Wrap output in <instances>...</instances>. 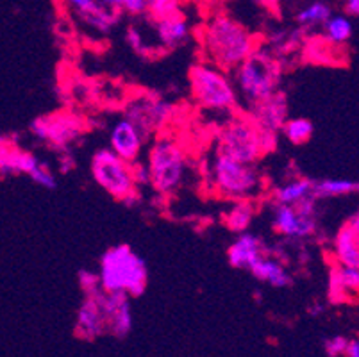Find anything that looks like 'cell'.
Returning <instances> with one entry per match:
<instances>
[{
    "mask_svg": "<svg viewBox=\"0 0 359 357\" xmlns=\"http://www.w3.org/2000/svg\"><path fill=\"white\" fill-rule=\"evenodd\" d=\"M204 61L233 72L261 45L252 31L224 11H215L198 32Z\"/></svg>",
    "mask_w": 359,
    "mask_h": 357,
    "instance_id": "cell-1",
    "label": "cell"
},
{
    "mask_svg": "<svg viewBox=\"0 0 359 357\" xmlns=\"http://www.w3.org/2000/svg\"><path fill=\"white\" fill-rule=\"evenodd\" d=\"M233 83L240 102L249 107L280 90L285 61L273 54L269 47H259L238 65L233 72Z\"/></svg>",
    "mask_w": 359,
    "mask_h": 357,
    "instance_id": "cell-2",
    "label": "cell"
},
{
    "mask_svg": "<svg viewBox=\"0 0 359 357\" xmlns=\"http://www.w3.org/2000/svg\"><path fill=\"white\" fill-rule=\"evenodd\" d=\"M99 277L104 291H123L129 297H142L149 284V268L142 255L129 245H115L100 257Z\"/></svg>",
    "mask_w": 359,
    "mask_h": 357,
    "instance_id": "cell-3",
    "label": "cell"
},
{
    "mask_svg": "<svg viewBox=\"0 0 359 357\" xmlns=\"http://www.w3.org/2000/svg\"><path fill=\"white\" fill-rule=\"evenodd\" d=\"M188 75H190L191 97L202 109L233 116L240 106V98L229 72L222 70L208 61H201L190 68Z\"/></svg>",
    "mask_w": 359,
    "mask_h": 357,
    "instance_id": "cell-4",
    "label": "cell"
},
{
    "mask_svg": "<svg viewBox=\"0 0 359 357\" xmlns=\"http://www.w3.org/2000/svg\"><path fill=\"white\" fill-rule=\"evenodd\" d=\"M150 186L158 195H174L188 175V156L177 140L170 136L156 137L147 156Z\"/></svg>",
    "mask_w": 359,
    "mask_h": 357,
    "instance_id": "cell-5",
    "label": "cell"
},
{
    "mask_svg": "<svg viewBox=\"0 0 359 357\" xmlns=\"http://www.w3.org/2000/svg\"><path fill=\"white\" fill-rule=\"evenodd\" d=\"M208 175L217 195L225 201H252L263 189L256 165H245L220 152L215 154Z\"/></svg>",
    "mask_w": 359,
    "mask_h": 357,
    "instance_id": "cell-6",
    "label": "cell"
},
{
    "mask_svg": "<svg viewBox=\"0 0 359 357\" xmlns=\"http://www.w3.org/2000/svg\"><path fill=\"white\" fill-rule=\"evenodd\" d=\"M31 134L55 152L72 150L86 130L84 118L72 111L41 114L31 122Z\"/></svg>",
    "mask_w": 359,
    "mask_h": 357,
    "instance_id": "cell-7",
    "label": "cell"
},
{
    "mask_svg": "<svg viewBox=\"0 0 359 357\" xmlns=\"http://www.w3.org/2000/svg\"><path fill=\"white\" fill-rule=\"evenodd\" d=\"M217 152L233 157L245 165H256L263 157L259 143V129L250 122L247 114L231 116L218 133Z\"/></svg>",
    "mask_w": 359,
    "mask_h": 357,
    "instance_id": "cell-8",
    "label": "cell"
},
{
    "mask_svg": "<svg viewBox=\"0 0 359 357\" xmlns=\"http://www.w3.org/2000/svg\"><path fill=\"white\" fill-rule=\"evenodd\" d=\"M90 168L93 181L116 201H122L126 193L135 188L129 163L116 156L109 147L99 149L91 156Z\"/></svg>",
    "mask_w": 359,
    "mask_h": 357,
    "instance_id": "cell-9",
    "label": "cell"
},
{
    "mask_svg": "<svg viewBox=\"0 0 359 357\" xmlns=\"http://www.w3.org/2000/svg\"><path fill=\"white\" fill-rule=\"evenodd\" d=\"M174 114V106L149 93L136 95L123 109V118L135 123L145 137L158 133Z\"/></svg>",
    "mask_w": 359,
    "mask_h": 357,
    "instance_id": "cell-10",
    "label": "cell"
},
{
    "mask_svg": "<svg viewBox=\"0 0 359 357\" xmlns=\"http://www.w3.org/2000/svg\"><path fill=\"white\" fill-rule=\"evenodd\" d=\"M247 118L261 130H272L280 133L285 122L290 118L288 98L285 91H276L273 95L266 97L261 102L252 104L247 107Z\"/></svg>",
    "mask_w": 359,
    "mask_h": 357,
    "instance_id": "cell-11",
    "label": "cell"
},
{
    "mask_svg": "<svg viewBox=\"0 0 359 357\" xmlns=\"http://www.w3.org/2000/svg\"><path fill=\"white\" fill-rule=\"evenodd\" d=\"M272 225L273 231L290 240H306V238L315 236L318 231L316 216L302 215L293 206L285 204L273 206Z\"/></svg>",
    "mask_w": 359,
    "mask_h": 357,
    "instance_id": "cell-12",
    "label": "cell"
},
{
    "mask_svg": "<svg viewBox=\"0 0 359 357\" xmlns=\"http://www.w3.org/2000/svg\"><path fill=\"white\" fill-rule=\"evenodd\" d=\"M100 307L106 316V327L116 338H126L133 329V313H130L129 295L123 291H100Z\"/></svg>",
    "mask_w": 359,
    "mask_h": 357,
    "instance_id": "cell-13",
    "label": "cell"
},
{
    "mask_svg": "<svg viewBox=\"0 0 359 357\" xmlns=\"http://www.w3.org/2000/svg\"><path fill=\"white\" fill-rule=\"evenodd\" d=\"M145 140L147 137L143 136L142 130L127 118L115 122L109 130V149L127 163L140 159Z\"/></svg>",
    "mask_w": 359,
    "mask_h": 357,
    "instance_id": "cell-14",
    "label": "cell"
},
{
    "mask_svg": "<svg viewBox=\"0 0 359 357\" xmlns=\"http://www.w3.org/2000/svg\"><path fill=\"white\" fill-rule=\"evenodd\" d=\"M332 255L341 267L359 268V215L348 216L332 238Z\"/></svg>",
    "mask_w": 359,
    "mask_h": 357,
    "instance_id": "cell-15",
    "label": "cell"
},
{
    "mask_svg": "<svg viewBox=\"0 0 359 357\" xmlns=\"http://www.w3.org/2000/svg\"><path fill=\"white\" fill-rule=\"evenodd\" d=\"M43 163V159H40L34 152H29V150L16 145V142L11 137L0 149V177H31Z\"/></svg>",
    "mask_w": 359,
    "mask_h": 357,
    "instance_id": "cell-16",
    "label": "cell"
},
{
    "mask_svg": "<svg viewBox=\"0 0 359 357\" xmlns=\"http://www.w3.org/2000/svg\"><path fill=\"white\" fill-rule=\"evenodd\" d=\"M154 22L156 39H158V50H177L182 45L188 43L191 36V27L186 16L181 11L165 18L152 20Z\"/></svg>",
    "mask_w": 359,
    "mask_h": 357,
    "instance_id": "cell-17",
    "label": "cell"
},
{
    "mask_svg": "<svg viewBox=\"0 0 359 357\" xmlns=\"http://www.w3.org/2000/svg\"><path fill=\"white\" fill-rule=\"evenodd\" d=\"M68 4L77 11L83 22L91 25L100 34H109L120 16L115 11H111L109 8H106L102 0H68Z\"/></svg>",
    "mask_w": 359,
    "mask_h": 357,
    "instance_id": "cell-18",
    "label": "cell"
},
{
    "mask_svg": "<svg viewBox=\"0 0 359 357\" xmlns=\"http://www.w3.org/2000/svg\"><path fill=\"white\" fill-rule=\"evenodd\" d=\"M263 254H266L263 240L249 231L238 234L236 240L227 248L229 264L233 268H240V270H249L250 264Z\"/></svg>",
    "mask_w": 359,
    "mask_h": 357,
    "instance_id": "cell-19",
    "label": "cell"
},
{
    "mask_svg": "<svg viewBox=\"0 0 359 357\" xmlns=\"http://www.w3.org/2000/svg\"><path fill=\"white\" fill-rule=\"evenodd\" d=\"M249 271L252 274L254 279L266 283L273 288H288L293 284V277L285 267L283 260L270 255L269 252L257 257L249 267Z\"/></svg>",
    "mask_w": 359,
    "mask_h": 357,
    "instance_id": "cell-20",
    "label": "cell"
},
{
    "mask_svg": "<svg viewBox=\"0 0 359 357\" xmlns=\"http://www.w3.org/2000/svg\"><path fill=\"white\" fill-rule=\"evenodd\" d=\"M97 295L86 297L84 302L81 304L79 313H77V325H75V332L79 334L81 338L84 339L97 338V336H100V334L107 329L106 316H104V311L102 307H100L99 297H97Z\"/></svg>",
    "mask_w": 359,
    "mask_h": 357,
    "instance_id": "cell-21",
    "label": "cell"
},
{
    "mask_svg": "<svg viewBox=\"0 0 359 357\" xmlns=\"http://www.w3.org/2000/svg\"><path fill=\"white\" fill-rule=\"evenodd\" d=\"M227 211L224 213V225L234 234L249 231L252 225L254 216H256V206L252 201H233Z\"/></svg>",
    "mask_w": 359,
    "mask_h": 357,
    "instance_id": "cell-22",
    "label": "cell"
},
{
    "mask_svg": "<svg viewBox=\"0 0 359 357\" xmlns=\"http://www.w3.org/2000/svg\"><path fill=\"white\" fill-rule=\"evenodd\" d=\"M359 184L354 179H324V181H313L311 195L316 201H327L336 196H347L358 193Z\"/></svg>",
    "mask_w": 359,
    "mask_h": 357,
    "instance_id": "cell-23",
    "label": "cell"
},
{
    "mask_svg": "<svg viewBox=\"0 0 359 357\" xmlns=\"http://www.w3.org/2000/svg\"><path fill=\"white\" fill-rule=\"evenodd\" d=\"M313 181L306 179V177H299V179H292V181L279 184L273 189V201L276 204H285V206H295L302 198L311 195Z\"/></svg>",
    "mask_w": 359,
    "mask_h": 357,
    "instance_id": "cell-24",
    "label": "cell"
},
{
    "mask_svg": "<svg viewBox=\"0 0 359 357\" xmlns=\"http://www.w3.org/2000/svg\"><path fill=\"white\" fill-rule=\"evenodd\" d=\"M352 34H354V24L347 15H331V18L324 24V39L336 47L351 41Z\"/></svg>",
    "mask_w": 359,
    "mask_h": 357,
    "instance_id": "cell-25",
    "label": "cell"
},
{
    "mask_svg": "<svg viewBox=\"0 0 359 357\" xmlns=\"http://www.w3.org/2000/svg\"><path fill=\"white\" fill-rule=\"evenodd\" d=\"M351 297L354 295L345 286L344 277H341V264L332 263L327 271V300L334 306H339V304H347Z\"/></svg>",
    "mask_w": 359,
    "mask_h": 357,
    "instance_id": "cell-26",
    "label": "cell"
},
{
    "mask_svg": "<svg viewBox=\"0 0 359 357\" xmlns=\"http://www.w3.org/2000/svg\"><path fill=\"white\" fill-rule=\"evenodd\" d=\"M313 130H315V127L308 118H288L280 133L293 145H304L311 140Z\"/></svg>",
    "mask_w": 359,
    "mask_h": 357,
    "instance_id": "cell-27",
    "label": "cell"
},
{
    "mask_svg": "<svg viewBox=\"0 0 359 357\" xmlns=\"http://www.w3.org/2000/svg\"><path fill=\"white\" fill-rule=\"evenodd\" d=\"M332 11L325 2L322 0H316L313 4H309L308 8H304L302 11L297 13V24L300 27H313V25H324L329 18H331Z\"/></svg>",
    "mask_w": 359,
    "mask_h": 357,
    "instance_id": "cell-28",
    "label": "cell"
},
{
    "mask_svg": "<svg viewBox=\"0 0 359 357\" xmlns=\"http://www.w3.org/2000/svg\"><path fill=\"white\" fill-rule=\"evenodd\" d=\"M184 0H145L147 15L150 20H159L165 16L175 15L181 11V6Z\"/></svg>",
    "mask_w": 359,
    "mask_h": 357,
    "instance_id": "cell-29",
    "label": "cell"
},
{
    "mask_svg": "<svg viewBox=\"0 0 359 357\" xmlns=\"http://www.w3.org/2000/svg\"><path fill=\"white\" fill-rule=\"evenodd\" d=\"M102 4L111 11H115L116 15H122V13L133 16L147 15L145 0H102Z\"/></svg>",
    "mask_w": 359,
    "mask_h": 357,
    "instance_id": "cell-30",
    "label": "cell"
},
{
    "mask_svg": "<svg viewBox=\"0 0 359 357\" xmlns=\"http://www.w3.org/2000/svg\"><path fill=\"white\" fill-rule=\"evenodd\" d=\"M77 281H79L81 290L84 291V295H86V297H91V295H97L99 291H102L99 271L81 270L79 274H77Z\"/></svg>",
    "mask_w": 359,
    "mask_h": 357,
    "instance_id": "cell-31",
    "label": "cell"
},
{
    "mask_svg": "<svg viewBox=\"0 0 359 357\" xmlns=\"http://www.w3.org/2000/svg\"><path fill=\"white\" fill-rule=\"evenodd\" d=\"M126 39H127V43H129V47L133 48L136 54L143 55V58H149L150 52L156 50L154 47H150V45L145 43V39H143L142 32H140V29L135 27V25H130V27L127 29Z\"/></svg>",
    "mask_w": 359,
    "mask_h": 357,
    "instance_id": "cell-32",
    "label": "cell"
},
{
    "mask_svg": "<svg viewBox=\"0 0 359 357\" xmlns=\"http://www.w3.org/2000/svg\"><path fill=\"white\" fill-rule=\"evenodd\" d=\"M129 168H130V177H133V182L135 186L138 188H143V186H149L150 184V172H149V166H147V161H130L129 163Z\"/></svg>",
    "mask_w": 359,
    "mask_h": 357,
    "instance_id": "cell-33",
    "label": "cell"
},
{
    "mask_svg": "<svg viewBox=\"0 0 359 357\" xmlns=\"http://www.w3.org/2000/svg\"><path fill=\"white\" fill-rule=\"evenodd\" d=\"M279 133H272V130H261L259 129V143H261V152L263 156L266 154H272L273 150L279 145Z\"/></svg>",
    "mask_w": 359,
    "mask_h": 357,
    "instance_id": "cell-34",
    "label": "cell"
},
{
    "mask_svg": "<svg viewBox=\"0 0 359 357\" xmlns=\"http://www.w3.org/2000/svg\"><path fill=\"white\" fill-rule=\"evenodd\" d=\"M347 345H348L347 338H344V336H334V338L325 342V352H327L329 357H338L341 356V353H345Z\"/></svg>",
    "mask_w": 359,
    "mask_h": 357,
    "instance_id": "cell-35",
    "label": "cell"
},
{
    "mask_svg": "<svg viewBox=\"0 0 359 357\" xmlns=\"http://www.w3.org/2000/svg\"><path fill=\"white\" fill-rule=\"evenodd\" d=\"M120 202H122L123 206H127V208H136V206L142 202V189H140L138 186H135L130 191L126 193V196H123Z\"/></svg>",
    "mask_w": 359,
    "mask_h": 357,
    "instance_id": "cell-36",
    "label": "cell"
},
{
    "mask_svg": "<svg viewBox=\"0 0 359 357\" xmlns=\"http://www.w3.org/2000/svg\"><path fill=\"white\" fill-rule=\"evenodd\" d=\"M60 172L68 173L75 168V157L72 156L70 150H65V152H60Z\"/></svg>",
    "mask_w": 359,
    "mask_h": 357,
    "instance_id": "cell-37",
    "label": "cell"
},
{
    "mask_svg": "<svg viewBox=\"0 0 359 357\" xmlns=\"http://www.w3.org/2000/svg\"><path fill=\"white\" fill-rule=\"evenodd\" d=\"M190 2H194L201 9H208V11H213L218 6L224 4V0H190Z\"/></svg>",
    "mask_w": 359,
    "mask_h": 357,
    "instance_id": "cell-38",
    "label": "cell"
},
{
    "mask_svg": "<svg viewBox=\"0 0 359 357\" xmlns=\"http://www.w3.org/2000/svg\"><path fill=\"white\" fill-rule=\"evenodd\" d=\"M345 11L348 16L359 15V0H345Z\"/></svg>",
    "mask_w": 359,
    "mask_h": 357,
    "instance_id": "cell-39",
    "label": "cell"
},
{
    "mask_svg": "<svg viewBox=\"0 0 359 357\" xmlns=\"http://www.w3.org/2000/svg\"><path fill=\"white\" fill-rule=\"evenodd\" d=\"M345 356L347 357H359V345L355 339H352V342H348L347 349H345Z\"/></svg>",
    "mask_w": 359,
    "mask_h": 357,
    "instance_id": "cell-40",
    "label": "cell"
},
{
    "mask_svg": "<svg viewBox=\"0 0 359 357\" xmlns=\"http://www.w3.org/2000/svg\"><path fill=\"white\" fill-rule=\"evenodd\" d=\"M309 314H311V316H318L320 313H324V306H322V304H313L311 307H309Z\"/></svg>",
    "mask_w": 359,
    "mask_h": 357,
    "instance_id": "cell-41",
    "label": "cell"
},
{
    "mask_svg": "<svg viewBox=\"0 0 359 357\" xmlns=\"http://www.w3.org/2000/svg\"><path fill=\"white\" fill-rule=\"evenodd\" d=\"M256 2L263 6V8H269V9H276V6H279L277 4V0H256Z\"/></svg>",
    "mask_w": 359,
    "mask_h": 357,
    "instance_id": "cell-42",
    "label": "cell"
},
{
    "mask_svg": "<svg viewBox=\"0 0 359 357\" xmlns=\"http://www.w3.org/2000/svg\"><path fill=\"white\" fill-rule=\"evenodd\" d=\"M8 142H9V136H6L4 133H0V149H2Z\"/></svg>",
    "mask_w": 359,
    "mask_h": 357,
    "instance_id": "cell-43",
    "label": "cell"
}]
</instances>
